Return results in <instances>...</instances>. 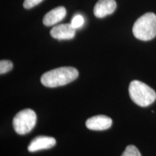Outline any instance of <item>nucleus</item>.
Segmentation results:
<instances>
[{
  "instance_id": "nucleus-1",
  "label": "nucleus",
  "mask_w": 156,
  "mask_h": 156,
  "mask_svg": "<svg viewBox=\"0 0 156 156\" xmlns=\"http://www.w3.org/2000/svg\"><path fill=\"white\" fill-rule=\"evenodd\" d=\"M79 75L77 69L72 67H63L46 72L41 76L42 85L48 87H56L67 85Z\"/></svg>"
},
{
  "instance_id": "nucleus-2",
  "label": "nucleus",
  "mask_w": 156,
  "mask_h": 156,
  "mask_svg": "<svg viewBox=\"0 0 156 156\" xmlns=\"http://www.w3.org/2000/svg\"><path fill=\"white\" fill-rule=\"evenodd\" d=\"M134 37L143 41H147L156 36V15L147 12L139 17L132 28Z\"/></svg>"
},
{
  "instance_id": "nucleus-3",
  "label": "nucleus",
  "mask_w": 156,
  "mask_h": 156,
  "mask_svg": "<svg viewBox=\"0 0 156 156\" xmlns=\"http://www.w3.org/2000/svg\"><path fill=\"white\" fill-rule=\"evenodd\" d=\"M129 93L132 101L142 107L150 106L156 99L155 90L145 83L138 80L130 83Z\"/></svg>"
},
{
  "instance_id": "nucleus-4",
  "label": "nucleus",
  "mask_w": 156,
  "mask_h": 156,
  "mask_svg": "<svg viewBox=\"0 0 156 156\" xmlns=\"http://www.w3.org/2000/svg\"><path fill=\"white\" fill-rule=\"evenodd\" d=\"M37 116L34 111L24 109L15 115L13 119V127L18 134H26L36 126Z\"/></svg>"
},
{
  "instance_id": "nucleus-5",
  "label": "nucleus",
  "mask_w": 156,
  "mask_h": 156,
  "mask_svg": "<svg viewBox=\"0 0 156 156\" xmlns=\"http://www.w3.org/2000/svg\"><path fill=\"white\" fill-rule=\"evenodd\" d=\"M112 119L108 116L98 115L88 119L86 121L85 125L87 128L95 131H102L108 129L112 125Z\"/></svg>"
},
{
  "instance_id": "nucleus-6",
  "label": "nucleus",
  "mask_w": 156,
  "mask_h": 156,
  "mask_svg": "<svg viewBox=\"0 0 156 156\" xmlns=\"http://www.w3.org/2000/svg\"><path fill=\"white\" fill-rule=\"evenodd\" d=\"M75 30L71 24H61L54 26L50 31V34L54 38L58 40H69L75 37Z\"/></svg>"
},
{
  "instance_id": "nucleus-7",
  "label": "nucleus",
  "mask_w": 156,
  "mask_h": 156,
  "mask_svg": "<svg viewBox=\"0 0 156 156\" xmlns=\"http://www.w3.org/2000/svg\"><path fill=\"white\" fill-rule=\"evenodd\" d=\"M56 141L54 137L46 136H39L34 138L30 142L28 150L30 153L42 151V150L49 149L56 145Z\"/></svg>"
},
{
  "instance_id": "nucleus-8",
  "label": "nucleus",
  "mask_w": 156,
  "mask_h": 156,
  "mask_svg": "<svg viewBox=\"0 0 156 156\" xmlns=\"http://www.w3.org/2000/svg\"><path fill=\"white\" fill-rule=\"evenodd\" d=\"M116 9V2L115 0H98L94 7L93 13L98 18H103L112 14Z\"/></svg>"
},
{
  "instance_id": "nucleus-9",
  "label": "nucleus",
  "mask_w": 156,
  "mask_h": 156,
  "mask_svg": "<svg viewBox=\"0 0 156 156\" xmlns=\"http://www.w3.org/2000/svg\"><path fill=\"white\" fill-rule=\"evenodd\" d=\"M67 15L65 7L59 6L48 12L43 18V23L46 26H51L59 23Z\"/></svg>"
},
{
  "instance_id": "nucleus-10",
  "label": "nucleus",
  "mask_w": 156,
  "mask_h": 156,
  "mask_svg": "<svg viewBox=\"0 0 156 156\" xmlns=\"http://www.w3.org/2000/svg\"><path fill=\"white\" fill-rule=\"evenodd\" d=\"M13 68V64L9 60H1L0 62V73L1 75L5 74Z\"/></svg>"
},
{
  "instance_id": "nucleus-11",
  "label": "nucleus",
  "mask_w": 156,
  "mask_h": 156,
  "mask_svg": "<svg viewBox=\"0 0 156 156\" xmlns=\"http://www.w3.org/2000/svg\"><path fill=\"white\" fill-rule=\"evenodd\" d=\"M122 156H142L139 150L134 145H128Z\"/></svg>"
},
{
  "instance_id": "nucleus-12",
  "label": "nucleus",
  "mask_w": 156,
  "mask_h": 156,
  "mask_svg": "<svg viewBox=\"0 0 156 156\" xmlns=\"http://www.w3.org/2000/svg\"><path fill=\"white\" fill-rule=\"evenodd\" d=\"M84 17L82 16L81 15H76L74 16V17L72 20L71 23L70 24L72 25V26L75 29H77L81 28L84 24Z\"/></svg>"
},
{
  "instance_id": "nucleus-13",
  "label": "nucleus",
  "mask_w": 156,
  "mask_h": 156,
  "mask_svg": "<svg viewBox=\"0 0 156 156\" xmlns=\"http://www.w3.org/2000/svg\"><path fill=\"white\" fill-rule=\"evenodd\" d=\"M43 0H25L23 2V7L25 9H30L34 7L35 6L38 5L40 4Z\"/></svg>"
}]
</instances>
